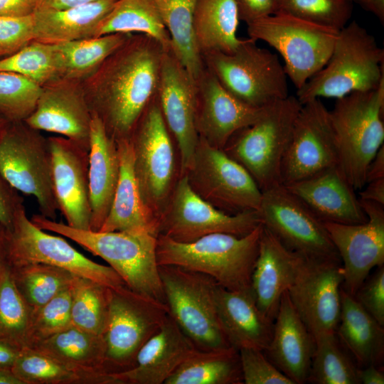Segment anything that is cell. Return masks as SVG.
I'll use <instances>...</instances> for the list:
<instances>
[{"instance_id":"obj_20","label":"cell","mask_w":384,"mask_h":384,"mask_svg":"<svg viewBox=\"0 0 384 384\" xmlns=\"http://www.w3.org/2000/svg\"><path fill=\"white\" fill-rule=\"evenodd\" d=\"M196 81L169 48L162 57L157 99L179 156L180 175L193 161L199 137L196 127Z\"/></svg>"},{"instance_id":"obj_19","label":"cell","mask_w":384,"mask_h":384,"mask_svg":"<svg viewBox=\"0 0 384 384\" xmlns=\"http://www.w3.org/2000/svg\"><path fill=\"white\" fill-rule=\"evenodd\" d=\"M360 202L367 220L343 224L324 222L343 268L342 288L354 296L374 267L384 265V205Z\"/></svg>"},{"instance_id":"obj_26","label":"cell","mask_w":384,"mask_h":384,"mask_svg":"<svg viewBox=\"0 0 384 384\" xmlns=\"http://www.w3.org/2000/svg\"><path fill=\"white\" fill-rule=\"evenodd\" d=\"M314 350V337L286 291L274 320L271 341L264 353L294 384H303L308 380Z\"/></svg>"},{"instance_id":"obj_7","label":"cell","mask_w":384,"mask_h":384,"mask_svg":"<svg viewBox=\"0 0 384 384\" xmlns=\"http://www.w3.org/2000/svg\"><path fill=\"white\" fill-rule=\"evenodd\" d=\"M202 58L220 84L251 107H265L289 96L287 75L277 55L250 38L231 53L211 52Z\"/></svg>"},{"instance_id":"obj_64","label":"cell","mask_w":384,"mask_h":384,"mask_svg":"<svg viewBox=\"0 0 384 384\" xmlns=\"http://www.w3.org/2000/svg\"><path fill=\"white\" fill-rule=\"evenodd\" d=\"M351 1H353V0H351Z\"/></svg>"},{"instance_id":"obj_4","label":"cell","mask_w":384,"mask_h":384,"mask_svg":"<svg viewBox=\"0 0 384 384\" xmlns=\"http://www.w3.org/2000/svg\"><path fill=\"white\" fill-rule=\"evenodd\" d=\"M384 80V50L375 37L356 21L338 31L326 64L300 89V103L341 98L352 92L376 89Z\"/></svg>"},{"instance_id":"obj_5","label":"cell","mask_w":384,"mask_h":384,"mask_svg":"<svg viewBox=\"0 0 384 384\" xmlns=\"http://www.w3.org/2000/svg\"><path fill=\"white\" fill-rule=\"evenodd\" d=\"M338 151V168L356 190L366 185V169L384 145V80L373 90L336 99L329 111Z\"/></svg>"},{"instance_id":"obj_39","label":"cell","mask_w":384,"mask_h":384,"mask_svg":"<svg viewBox=\"0 0 384 384\" xmlns=\"http://www.w3.org/2000/svg\"><path fill=\"white\" fill-rule=\"evenodd\" d=\"M133 33L149 36L165 50L170 48L169 33L153 0H117L102 21L96 37Z\"/></svg>"},{"instance_id":"obj_33","label":"cell","mask_w":384,"mask_h":384,"mask_svg":"<svg viewBox=\"0 0 384 384\" xmlns=\"http://www.w3.org/2000/svg\"><path fill=\"white\" fill-rule=\"evenodd\" d=\"M239 21L234 0H198L193 29L201 55L211 52H234L242 41L236 35Z\"/></svg>"},{"instance_id":"obj_59","label":"cell","mask_w":384,"mask_h":384,"mask_svg":"<svg viewBox=\"0 0 384 384\" xmlns=\"http://www.w3.org/2000/svg\"><path fill=\"white\" fill-rule=\"evenodd\" d=\"M359 4L363 9L373 14L380 21H384V0H353Z\"/></svg>"},{"instance_id":"obj_63","label":"cell","mask_w":384,"mask_h":384,"mask_svg":"<svg viewBox=\"0 0 384 384\" xmlns=\"http://www.w3.org/2000/svg\"><path fill=\"white\" fill-rule=\"evenodd\" d=\"M27 1L30 2L32 5H33L35 8L38 1V0H27Z\"/></svg>"},{"instance_id":"obj_3","label":"cell","mask_w":384,"mask_h":384,"mask_svg":"<svg viewBox=\"0 0 384 384\" xmlns=\"http://www.w3.org/2000/svg\"><path fill=\"white\" fill-rule=\"evenodd\" d=\"M262 228L261 224L242 237L218 233L188 243L158 235L157 263L205 274L229 290L249 289Z\"/></svg>"},{"instance_id":"obj_13","label":"cell","mask_w":384,"mask_h":384,"mask_svg":"<svg viewBox=\"0 0 384 384\" xmlns=\"http://www.w3.org/2000/svg\"><path fill=\"white\" fill-rule=\"evenodd\" d=\"M183 175L196 194L225 213L259 210L262 191L249 172L223 149L200 137Z\"/></svg>"},{"instance_id":"obj_50","label":"cell","mask_w":384,"mask_h":384,"mask_svg":"<svg viewBox=\"0 0 384 384\" xmlns=\"http://www.w3.org/2000/svg\"><path fill=\"white\" fill-rule=\"evenodd\" d=\"M381 326H384V265L366 280L353 296Z\"/></svg>"},{"instance_id":"obj_22","label":"cell","mask_w":384,"mask_h":384,"mask_svg":"<svg viewBox=\"0 0 384 384\" xmlns=\"http://www.w3.org/2000/svg\"><path fill=\"white\" fill-rule=\"evenodd\" d=\"M53 182L67 225L90 230L89 148L63 137H50Z\"/></svg>"},{"instance_id":"obj_10","label":"cell","mask_w":384,"mask_h":384,"mask_svg":"<svg viewBox=\"0 0 384 384\" xmlns=\"http://www.w3.org/2000/svg\"><path fill=\"white\" fill-rule=\"evenodd\" d=\"M159 272L169 314L196 348L230 347L218 321L210 277L181 267L161 265Z\"/></svg>"},{"instance_id":"obj_60","label":"cell","mask_w":384,"mask_h":384,"mask_svg":"<svg viewBox=\"0 0 384 384\" xmlns=\"http://www.w3.org/2000/svg\"><path fill=\"white\" fill-rule=\"evenodd\" d=\"M9 231L0 223V270L9 265Z\"/></svg>"},{"instance_id":"obj_52","label":"cell","mask_w":384,"mask_h":384,"mask_svg":"<svg viewBox=\"0 0 384 384\" xmlns=\"http://www.w3.org/2000/svg\"><path fill=\"white\" fill-rule=\"evenodd\" d=\"M240 21L247 24L279 12V0H234Z\"/></svg>"},{"instance_id":"obj_34","label":"cell","mask_w":384,"mask_h":384,"mask_svg":"<svg viewBox=\"0 0 384 384\" xmlns=\"http://www.w3.org/2000/svg\"><path fill=\"white\" fill-rule=\"evenodd\" d=\"M11 370L23 384H119L112 374L76 368L31 347L20 350Z\"/></svg>"},{"instance_id":"obj_44","label":"cell","mask_w":384,"mask_h":384,"mask_svg":"<svg viewBox=\"0 0 384 384\" xmlns=\"http://www.w3.org/2000/svg\"><path fill=\"white\" fill-rule=\"evenodd\" d=\"M0 71L19 74L41 86L59 79L55 44L33 41L0 59Z\"/></svg>"},{"instance_id":"obj_51","label":"cell","mask_w":384,"mask_h":384,"mask_svg":"<svg viewBox=\"0 0 384 384\" xmlns=\"http://www.w3.org/2000/svg\"><path fill=\"white\" fill-rule=\"evenodd\" d=\"M24 208L23 199L0 172V223L9 230L17 213Z\"/></svg>"},{"instance_id":"obj_14","label":"cell","mask_w":384,"mask_h":384,"mask_svg":"<svg viewBox=\"0 0 384 384\" xmlns=\"http://www.w3.org/2000/svg\"><path fill=\"white\" fill-rule=\"evenodd\" d=\"M261 224L257 210L229 214L215 208L196 194L182 175L159 218L158 235L188 243L218 233L245 236Z\"/></svg>"},{"instance_id":"obj_61","label":"cell","mask_w":384,"mask_h":384,"mask_svg":"<svg viewBox=\"0 0 384 384\" xmlns=\"http://www.w3.org/2000/svg\"><path fill=\"white\" fill-rule=\"evenodd\" d=\"M0 384H23L10 369L0 368Z\"/></svg>"},{"instance_id":"obj_43","label":"cell","mask_w":384,"mask_h":384,"mask_svg":"<svg viewBox=\"0 0 384 384\" xmlns=\"http://www.w3.org/2000/svg\"><path fill=\"white\" fill-rule=\"evenodd\" d=\"M71 324L103 336L108 311V287L74 275L71 284Z\"/></svg>"},{"instance_id":"obj_56","label":"cell","mask_w":384,"mask_h":384,"mask_svg":"<svg viewBox=\"0 0 384 384\" xmlns=\"http://www.w3.org/2000/svg\"><path fill=\"white\" fill-rule=\"evenodd\" d=\"M99 0H38L35 9L60 10L90 4Z\"/></svg>"},{"instance_id":"obj_57","label":"cell","mask_w":384,"mask_h":384,"mask_svg":"<svg viewBox=\"0 0 384 384\" xmlns=\"http://www.w3.org/2000/svg\"><path fill=\"white\" fill-rule=\"evenodd\" d=\"M359 383L362 384H383L384 374L379 366L368 365L358 370Z\"/></svg>"},{"instance_id":"obj_15","label":"cell","mask_w":384,"mask_h":384,"mask_svg":"<svg viewBox=\"0 0 384 384\" xmlns=\"http://www.w3.org/2000/svg\"><path fill=\"white\" fill-rule=\"evenodd\" d=\"M8 231L10 267L43 263L65 269L110 288L126 285L111 267L92 261L63 238L37 227L28 218L25 207L17 213Z\"/></svg>"},{"instance_id":"obj_37","label":"cell","mask_w":384,"mask_h":384,"mask_svg":"<svg viewBox=\"0 0 384 384\" xmlns=\"http://www.w3.org/2000/svg\"><path fill=\"white\" fill-rule=\"evenodd\" d=\"M169 33L170 49L196 81L206 65L198 48L193 18L198 0H153Z\"/></svg>"},{"instance_id":"obj_1","label":"cell","mask_w":384,"mask_h":384,"mask_svg":"<svg viewBox=\"0 0 384 384\" xmlns=\"http://www.w3.org/2000/svg\"><path fill=\"white\" fill-rule=\"evenodd\" d=\"M163 46L144 34H132L91 75L84 92L91 112L116 142L129 139L139 119L156 97Z\"/></svg>"},{"instance_id":"obj_28","label":"cell","mask_w":384,"mask_h":384,"mask_svg":"<svg viewBox=\"0 0 384 384\" xmlns=\"http://www.w3.org/2000/svg\"><path fill=\"white\" fill-rule=\"evenodd\" d=\"M215 301L219 323L231 346L263 351L267 348L274 321L260 310L251 287L233 291L218 284Z\"/></svg>"},{"instance_id":"obj_27","label":"cell","mask_w":384,"mask_h":384,"mask_svg":"<svg viewBox=\"0 0 384 384\" xmlns=\"http://www.w3.org/2000/svg\"><path fill=\"white\" fill-rule=\"evenodd\" d=\"M300 259L301 255L287 249L263 226L251 289L258 308L272 321L282 295L294 282Z\"/></svg>"},{"instance_id":"obj_31","label":"cell","mask_w":384,"mask_h":384,"mask_svg":"<svg viewBox=\"0 0 384 384\" xmlns=\"http://www.w3.org/2000/svg\"><path fill=\"white\" fill-rule=\"evenodd\" d=\"M117 0H99L60 10L33 11L34 41L57 43L96 37Z\"/></svg>"},{"instance_id":"obj_54","label":"cell","mask_w":384,"mask_h":384,"mask_svg":"<svg viewBox=\"0 0 384 384\" xmlns=\"http://www.w3.org/2000/svg\"><path fill=\"white\" fill-rule=\"evenodd\" d=\"M361 189L359 199L384 205V178L370 181Z\"/></svg>"},{"instance_id":"obj_35","label":"cell","mask_w":384,"mask_h":384,"mask_svg":"<svg viewBox=\"0 0 384 384\" xmlns=\"http://www.w3.org/2000/svg\"><path fill=\"white\" fill-rule=\"evenodd\" d=\"M164 384H243L239 351L196 348Z\"/></svg>"},{"instance_id":"obj_32","label":"cell","mask_w":384,"mask_h":384,"mask_svg":"<svg viewBox=\"0 0 384 384\" xmlns=\"http://www.w3.org/2000/svg\"><path fill=\"white\" fill-rule=\"evenodd\" d=\"M336 334L361 366L380 367L384 356L383 326L342 287Z\"/></svg>"},{"instance_id":"obj_2","label":"cell","mask_w":384,"mask_h":384,"mask_svg":"<svg viewBox=\"0 0 384 384\" xmlns=\"http://www.w3.org/2000/svg\"><path fill=\"white\" fill-rule=\"evenodd\" d=\"M31 220L103 259L131 290L166 304L156 259L157 236L145 232L77 229L41 214L33 215Z\"/></svg>"},{"instance_id":"obj_25","label":"cell","mask_w":384,"mask_h":384,"mask_svg":"<svg viewBox=\"0 0 384 384\" xmlns=\"http://www.w3.org/2000/svg\"><path fill=\"white\" fill-rule=\"evenodd\" d=\"M196 348L169 314L138 352L134 367L112 375L119 384H164Z\"/></svg>"},{"instance_id":"obj_45","label":"cell","mask_w":384,"mask_h":384,"mask_svg":"<svg viewBox=\"0 0 384 384\" xmlns=\"http://www.w3.org/2000/svg\"><path fill=\"white\" fill-rule=\"evenodd\" d=\"M43 87L19 74L0 71V115L23 121L34 110Z\"/></svg>"},{"instance_id":"obj_12","label":"cell","mask_w":384,"mask_h":384,"mask_svg":"<svg viewBox=\"0 0 384 384\" xmlns=\"http://www.w3.org/2000/svg\"><path fill=\"white\" fill-rule=\"evenodd\" d=\"M0 172L18 192L35 198L41 215L55 220L59 207L48 139L24 121L9 122L0 136Z\"/></svg>"},{"instance_id":"obj_42","label":"cell","mask_w":384,"mask_h":384,"mask_svg":"<svg viewBox=\"0 0 384 384\" xmlns=\"http://www.w3.org/2000/svg\"><path fill=\"white\" fill-rule=\"evenodd\" d=\"M31 310L18 290L9 265L0 270V341L28 347Z\"/></svg>"},{"instance_id":"obj_47","label":"cell","mask_w":384,"mask_h":384,"mask_svg":"<svg viewBox=\"0 0 384 384\" xmlns=\"http://www.w3.org/2000/svg\"><path fill=\"white\" fill-rule=\"evenodd\" d=\"M70 284L48 302L31 311L28 347L72 325Z\"/></svg>"},{"instance_id":"obj_21","label":"cell","mask_w":384,"mask_h":384,"mask_svg":"<svg viewBox=\"0 0 384 384\" xmlns=\"http://www.w3.org/2000/svg\"><path fill=\"white\" fill-rule=\"evenodd\" d=\"M196 89L198 137L218 149H223L234 134L258 120L267 107H253L239 100L206 67L196 80Z\"/></svg>"},{"instance_id":"obj_46","label":"cell","mask_w":384,"mask_h":384,"mask_svg":"<svg viewBox=\"0 0 384 384\" xmlns=\"http://www.w3.org/2000/svg\"><path fill=\"white\" fill-rule=\"evenodd\" d=\"M352 2L351 0H279V12L339 31L351 17Z\"/></svg>"},{"instance_id":"obj_18","label":"cell","mask_w":384,"mask_h":384,"mask_svg":"<svg viewBox=\"0 0 384 384\" xmlns=\"http://www.w3.org/2000/svg\"><path fill=\"white\" fill-rule=\"evenodd\" d=\"M343 282L341 262L301 256L295 279L287 292L294 308L313 336L336 331Z\"/></svg>"},{"instance_id":"obj_62","label":"cell","mask_w":384,"mask_h":384,"mask_svg":"<svg viewBox=\"0 0 384 384\" xmlns=\"http://www.w3.org/2000/svg\"><path fill=\"white\" fill-rule=\"evenodd\" d=\"M9 121L0 115V136Z\"/></svg>"},{"instance_id":"obj_55","label":"cell","mask_w":384,"mask_h":384,"mask_svg":"<svg viewBox=\"0 0 384 384\" xmlns=\"http://www.w3.org/2000/svg\"><path fill=\"white\" fill-rule=\"evenodd\" d=\"M381 178H384V145L380 148L367 167L366 183Z\"/></svg>"},{"instance_id":"obj_11","label":"cell","mask_w":384,"mask_h":384,"mask_svg":"<svg viewBox=\"0 0 384 384\" xmlns=\"http://www.w3.org/2000/svg\"><path fill=\"white\" fill-rule=\"evenodd\" d=\"M166 304L137 293L126 285L108 288L105 332V367L109 373L134 367L138 352L161 328Z\"/></svg>"},{"instance_id":"obj_58","label":"cell","mask_w":384,"mask_h":384,"mask_svg":"<svg viewBox=\"0 0 384 384\" xmlns=\"http://www.w3.org/2000/svg\"><path fill=\"white\" fill-rule=\"evenodd\" d=\"M20 350L13 346L0 341V368L11 370Z\"/></svg>"},{"instance_id":"obj_29","label":"cell","mask_w":384,"mask_h":384,"mask_svg":"<svg viewBox=\"0 0 384 384\" xmlns=\"http://www.w3.org/2000/svg\"><path fill=\"white\" fill-rule=\"evenodd\" d=\"M89 141L90 230L99 231L112 203L119 177L120 161L117 142L109 136L102 120L93 112Z\"/></svg>"},{"instance_id":"obj_17","label":"cell","mask_w":384,"mask_h":384,"mask_svg":"<svg viewBox=\"0 0 384 384\" xmlns=\"http://www.w3.org/2000/svg\"><path fill=\"white\" fill-rule=\"evenodd\" d=\"M338 165V151L329 110L320 99L302 105L283 156L285 186Z\"/></svg>"},{"instance_id":"obj_48","label":"cell","mask_w":384,"mask_h":384,"mask_svg":"<svg viewBox=\"0 0 384 384\" xmlns=\"http://www.w3.org/2000/svg\"><path fill=\"white\" fill-rule=\"evenodd\" d=\"M238 351L244 384H294L267 358L263 351Z\"/></svg>"},{"instance_id":"obj_41","label":"cell","mask_w":384,"mask_h":384,"mask_svg":"<svg viewBox=\"0 0 384 384\" xmlns=\"http://www.w3.org/2000/svg\"><path fill=\"white\" fill-rule=\"evenodd\" d=\"M315 350L307 382L358 384V370L340 346L336 331L314 336Z\"/></svg>"},{"instance_id":"obj_8","label":"cell","mask_w":384,"mask_h":384,"mask_svg":"<svg viewBox=\"0 0 384 384\" xmlns=\"http://www.w3.org/2000/svg\"><path fill=\"white\" fill-rule=\"evenodd\" d=\"M129 139L142 200L159 219L181 175L157 96L141 116Z\"/></svg>"},{"instance_id":"obj_49","label":"cell","mask_w":384,"mask_h":384,"mask_svg":"<svg viewBox=\"0 0 384 384\" xmlns=\"http://www.w3.org/2000/svg\"><path fill=\"white\" fill-rule=\"evenodd\" d=\"M34 41L33 13L0 16V56L9 55Z\"/></svg>"},{"instance_id":"obj_24","label":"cell","mask_w":384,"mask_h":384,"mask_svg":"<svg viewBox=\"0 0 384 384\" xmlns=\"http://www.w3.org/2000/svg\"><path fill=\"white\" fill-rule=\"evenodd\" d=\"M91 117L83 90L57 84L42 88L34 110L23 121L34 129L58 134L90 148Z\"/></svg>"},{"instance_id":"obj_36","label":"cell","mask_w":384,"mask_h":384,"mask_svg":"<svg viewBox=\"0 0 384 384\" xmlns=\"http://www.w3.org/2000/svg\"><path fill=\"white\" fill-rule=\"evenodd\" d=\"M31 347L70 366L109 373L105 367L103 336L75 326L71 325Z\"/></svg>"},{"instance_id":"obj_6","label":"cell","mask_w":384,"mask_h":384,"mask_svg":"<svg viewBox=\"0 0 384 384\" xmlns=\"http://www.w3.org/2000/svg\"><path fill=\"white\" fill-rule=\"evenodd\" d=\"M301 107L298 99L289 95L270 105L258 120L234 134L223 149L262 191L282 184V162Z\"/></svg>"},{"instance_id":"obj_30","label":"cell","mask_w":384,"mask_h":384,"mask_svg":"<svg viewBox=\"0 0 384 384\" xmlns=\"http://www.w3.org/2000/svg\"><path fill=\"white\" fill-rule=\"evenodd\" d=\"M120 171L110 212L99 231L145 232L158 236L159 219L144 204L134 171L130 139L117 141Z\"/></svg>"},{"instance_id":"obj_40","label":"cell","mask_w":384,"mask_h":384,"mask_svg":"<svg viewBox=\"0 0 384 384\" xmlns=\"http://www.w3.org/2000/svg\"><path fill=\"white\" fill-rule=\"evenodd\" d=\"M10 269L18 290L31 311L68 287L75 275L65 269L43 263H31Z\"/></svg>"},{"instance_id":"obj_9","label":"cell","mask_w":384,"mask_h":384,"mask_svg":"<svg viewBox=\"0 0 384 384\" xmlns=\"http://www.w3.org/2000/svg\"><path fill=\"white\" fill-rule=\"evenodd\" d=\"M339 31L281 12L247 24L249 38L266 42L280 54L297 90L326 64Z\"/></svg>"},{"instance_id":"obj_16","label":"cell","mask_w":384,"mask_h":384,"mask_svg":"<svg viewBox=\"0 0 384 384\" xmlns=\"http://www.w3.org/2000/svg\"><path fill=\"white\" fill-rule=\"evenodd\" d=\"M262 224L289 250L311 259L340 261L324 223L280 184L262 191Z\"/></svg>"},{"instance_id":"obj_53","label":"cell","mask_w":384,"mask_h":384,"mask_svg":"<svg viewBox=\"0 0 384 384\" xmlns=\"http://www.w3.org/2000/svg\"><path fill=\"white\" fill-rule=\"evenodd\" d=\"M34 10V6L27 0H0V16H27Z\"/></svg>"},{"instance_id":"obj_23","label":"cell","mask_w":384,"mask_h":384,"mask_svg":"<svg viewBox=\"0 0 384 384\" xmlns=\"http://www.w3.org/2000/svg\"><path fill=\"white\" fill-rule=\"evenodd\" d=\"M284 186L324 223L358 224L368 219L356 190L338 166Z\"/></svg>"},{"instance_id":"obj_38","label":"cell","mask_w":384,"mask_h":384,"mask_svg":"<svg viewBox=\"0 0 384 384\" xmlns=\"http://www.w3.org/2000/svg\"><path fill=\"white\" fill-rule=\"evenodd\" d=\"M132 33H112L57 43L58 78L72 80L91 75Z\"/></svg>"}]
</instances>
